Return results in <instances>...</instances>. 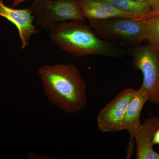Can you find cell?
I'll return each instance as SVG.
<instances>
[{"label": "cell", "mask_w": 159, "mask_h": 159, "mask_svg": "<svg viewBox=\"0 0 159 159\" xmlns=\"http://www.w3.org/2000/svg\"><path fill=\"white\" fill-rule=\"evenodd\" d=\"M135 90H123L99 112L97 117V126L102 133H115L125 130V112Z\"/></svg>", "instance_id": "6"}, {"label": "cell", "mask_w": 159, "mask_h": 159, "mask_svg": "<svg viewBox=\"0 0 159 159\" xmlns=\"http://www.w3.org/2000/svg\"><path fill=\"white\" fill-rule=\"evenodd\" d=\"M146 2L152 9L159 8V0H146Z\"/></svg>", "instance_id": "15"}, {"label": "cell", "mask_w": 159, "mask_h": 159, "mask_svg": "<svg viewBox=\"0 0 159 159\" xmlns=\"http://www.w3.org/2000/svg\"><path fill=\"white\" fill-rule=\"evenodd\" d=\"M50 36L61 50L76 57L97 55L120 58L125 54L114 42L99 37L85 20L57 24L50 30Z\"/></svg>", "instance_id": "2"}, {"label": "cell", "mask_w": 159, "mask_h": 159, "mask_svg": "<svg viewBox=\"0 0 159 159\" xmlns=\"http://www.w3.org/2000/svg\"><path fill=\"white\" fill-rule=\"evenodd\" d=\"M129 54L133 66L143 74L142 87L148 95V101L159 105V46L148 43L131 47Z\"/></svg>", "instance_id": "5"}, {"label": "cell", "mask_w": 159, "mask_h": 159, "mask_svg": "<svg viewBox=\"0 0 159 159\" xmlns=\"http://www.w3.org/2000/svg\"><path fill=\"white\" fill-rule=\"evenodd\" d=\"M159 124V117L151 116L145 119L135 133L137 159H159V153L154 150L152 142Z\"/></svg>", "instance_id": "8"}, {"label": "cell", "mask_w": 159, "mask_h": 159, "mask_svg": "<svg viewBox=\"0 0 159 159\" xmlns=\"http://www.w3.org/2000/svg\"><path fill=\"white\" fill-rule=\"evenodd\" d=\"M0 16L4 17L17 28L21 41V50L29 46L31 36L39 31L34 25V18L30 8L16 9L6 6L0 0Z\"/></svg>", "instance_id": "7"}, {"label": "cell", "mask_w": 159, "mask_h": 159, "mask_svg": "<svg viewBox=\"0 0 159 159\" xmlns=\"http://www.w3.org/2000/svg\"><path fill=\"white\" fill-rule=\"evenodd\" d=\"M91 2L99 6L107 13L111 18H127L135 19L139 16L138 15L123 11L117 8L111 3L101 0H90Z\"/></svg>", "instance_id": "12"}, {"label": "cell", "mask_w": 159, "mask_h": 159, "mask_svg": "<svg viewBox=\"0 0 159 159\" xmlns=\"http://www.w3.org/2000/svg\"><path fill=\"white\" fill-rule=\"evenodd\" d=\"M134 1L140 2H146V0H134Z\"/></svg>", "instance_id": "18"}, {"label": "cell", "mask_w": 159, "mask_h": 159, "mask_svg": "<svg viewBox=\"0 0 159 159\" xmlns=\"http://www.w3.org/2000/svg\"><path fill=\"white\" fill-rule=\"evenodd\" d=\"M152 142L153 145H159V128L154 134Z\"/></svg>", "instance_id": "16"}, {"label": "cell", "mask_w": 159, "mask_h": 159, "mask_svg": "<svg viewBox=\"0 0 159 159\" xmlns=\"http://www.w3.org/2000/svg\"><path fill=\"white\" fill-rule=\"evenodd\" d=\"M108 2L123 11L134 13L139 16L148 14L152 8L146 2L134 0H101Z\"/></svg>", "instance_id": "10"}, {"label": "cell", "mask_w": 159, "mask_h": 159, "mask_svg": "<svg viewBox=\"0 0 159 159\" xmlns=\"http://www.w3.org/2000/svg\"><path fill=\"white\" fill-rule=\"evenodd\" d=\"M83 16L88 20H101L111 19L108 15L99 6L91 2L90 0H79Z\"/></svg>", "instance_id": "11"}, {"label": "cell", "mask_w": 159, "mask_h": 159, "mask_svg": "<svg viewBox=\"0 0 159 159\" xmlns=\"http://www.w3.org/2000/svg\"><path fill=\"white\" fill-rule=\"evenodd\" d=\"M30 9L35 25L47 31L59 23L86 20L79 0H34Z\"/></svg>", "instance_id": "4"}, {"label": "cell", "mask_w": 159, "mask_h": 159, "mask_svg": "<svg viewBox=\"0 0 159 159\" xmlns=\"http://www.w3.org/2000/svg\"><path fill=\"white\" fill-rule=\"evenodd\" d=\"M148 99V93L141 86L139 89L134 91L127 107L124 117V127L125 130L128 131L130 134L131 143L135 133L142 124L140 116L142 108Z\"/></svg>", "instance_id": "9"}, {"label": "cell", "mask_w": 159, "mask_h": 159, "mask_svg": "<svg viewBox=\"0 0 159 159\" xmlns=\"http://www.w3.org/2000/svg\"><path fill=\"white\" fill-rule=\"evenodd\" d=\"M157 15H159V8L152 9L151 11L148 14L139 16L135 19L138 20H144L148 19L151 17Z\"/></svg>", "instance_id": "14"}, {"label": "cell", "mask_w": 159, "mask_h": 159, "mask_svg": "<svg viewBox=\"0 0 159 159\" xmlns=\"http://www.w3.org/2000/svg\"><path fill=\"white\" fill-rule=\"evenodd\" d=\"M46 97L61 110L74 114L87 102L86 84L72 64L45 65L39 69Z\"/></svg>", "instance_id": "1"}, {"label": "cell", "mask_w": 159, "mask_h": 159, "mask_svg": "<svg viewBox=\"0 0 159 159\" xmlns=\"http://www.w3.org/2000/svg\"><path fill=\"white\" fill-rule=\"evenodd\" d=\"M27 1H29V0H14L12 3V7H16L20 4Z\"/></svg>", "instance_id": "17"}, {"label": "cell", "mask_w": 159, "mask_h": 159, "mask_svg": "<svg viewBox=\"0 0 159 159\" xmlns=\"http://www.w3.org/2000/svg\"></svg>", "instance_id": "19"}, {"label": "cell", "mask_w": 159, "mask_h": 159, "mask_svg": "<svg viewBox=\"0 0 159 159\" xmlns=\"http://www.w3.org/2000/svg\"><path fill=\"white\" fill-rule=\"evenodd\" d=\"M142 21L145 23L148 43L159 46V15Z\"/></svg>", "instance_id": "13"}, {"label": "cell", "mask_w": 159, "mask_h": 159, "mask_svg": "<svg viewBox=\"0 0 159 159\" xmlns=\"http://www.w3.org/2000/svg\"><path fill=\"white\" fill-rule=\"evenodd\" d=\"M89 25L102 39L117 41L131 47L139 45L147 39L144 21L117 18L101 20H89Z\"/></svg>", "instance_id": "3"}]
</instances>
